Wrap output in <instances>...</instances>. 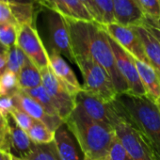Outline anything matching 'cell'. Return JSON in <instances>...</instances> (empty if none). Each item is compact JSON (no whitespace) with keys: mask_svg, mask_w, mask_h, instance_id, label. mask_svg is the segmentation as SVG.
I'll list each match as a JSON object with an SVG mask.
<instances>
[{"mask_svg":"<svg viewBox=\"0 0 160 160\" xmlns=\"http://www.w3.org/2000/svg\"><path fill=\"white\" fill-rule=\"evenodd\" d=\"M11 154H12V153H11ZM12 160H27V159H25V158H20V157H16V156H14V155L12 154Z\"/></svg>","mask_w":160,"mask_h":160,"instance_id":"cell-41","label":"cell"},{"mask_svg":"<svg viewBox=\"0 0 160 160\" xmlns=\"http://www.w3.org/2000/svg\"><path fill=\"white\" fill-rule=\"evenodd\" d=\"M28 134L32 142L37 145L50 144L55 141V132L39 121H36L33 123L28 131Z\"/></svg>","mask_w":160,"mask_h":160,"instance_id":"cell-22","label":"cell"},{"mask_svg":"<svg viewBox=\"0 0 160 160\" xmlns=\"http://www.w3.org/2000/svg\"><path fill=\"white\" fill-rule=\"evenodd\" d=\"M7 63H8V52L0 55V75L6 71Z\"/></svg>","mask_w":160,"mask_h":160,"instance_id":"cell-36","label":"cell"},{"mask_svg":"<svg viewBox=\"0 0 160 160\" xmlns=\"http://www.w3.org/2000/svg\"><path fill=\"white\" fill-rule=\"evenodd\" d=\"M82 2V4L87 8V10L90 12V13L92 14L94 22L98 23L100 25V18H99V14L98 12L96 10V7L93 3V0H80Z\"/></svg>","mask_w":160,"mask_h":160,"instance_id":"cell-33","label":"cell"},{"mask_svg":"<svg viewBox=\"0 0 160 160\" xmlns=\"http://www.w3.org/2000/svg\"><path fill=\"white\" fill-rule=\"evenodd\" d=\"M135 63L147 97L154 103L160 97V76L150 64L136 58Z\"/></svg>","mask_w":160,"mask_h":160,"instance_id":"cell-19","label":"cell"},{"mask_svg":"<svg viewBox=\"0 0 160 160\" xmlns=\"http://www.w3.org/2000/svg\"><path fill=\"white\" fill-rule=\"evenodd\" d=\"M159 76H160V75H159Z\"/></svg>","mask_w":160,"mask_h":160,"instance_id":"cell-47","label":"cell"},{"mask_svg":"<svg viewBox=\"0 0 160 160\" xmlns=\"http://www.w3.org/2000/svg\"><path fill=\"white\" fill-rule=\"evenodd\" d=\"M9 4H17V5H34L40 8H42V0H0Z\"/></svg>","mask_w":160,"mask_h":160,"instance_id":"cell-34","label":"cell"},{"mask_svg":"<svg viewBox=\"0 0 160 160\" xmlns=\"http://www.w3.org/2000/svg\"><path fill=\"white\" fill-rule=\"evenodd\" d=\"M159 3H160V0H159Z\"/></svg>","mask_w":160,"mask_h":160,"instance_id":"cell-46","label":"cell"},{"mask_svg":"<svg viewBox=\"0 0 160 160\" xmlns=\"http://www.w3.org/2000/svg\"><path fill=\"white\" fill-rule=\"evenodd\" d=\"M19 28L10 23L0 24V43L7 49L17 45Z\"/></svg>","mask_w":160,"mask_h":160,"instance_id":"cell-27","label":"cell"},{"mask_svg":"<svg viewBox=\"0 0 160 160\" xmlns=\"http://www.w3.org/2000/svg\"><path fill=\"white\" fill-rule=\"evenodd\" d=\"M84 160H92V159H91L90 157H87V156H85V158H84Z\"/></svg>","mask_w":160,"mask_h":160,"instance_id":"cell-45","label":"cell"},{"mask_svg":"<svg viewBox=\"0 0 160 160\" xmlns=\"http://www.w3.org/2000/svg\"><path fill=\"white\" fill-rule=\"evenodd\" d=\"M13 99L16 108L22 109L36 121L42 122L54 132H56L57 129L64 123V121L60 117L49 115L38 102H36L22 90L13 95Z\"/></svg>","mask_w":160,"mask_h":160,"instance_id":"cell-13","label":"cell"},{"mask_svg":"<svg viewBox=\"0 0 160 160\" xmlns=\"http://www.w3.org/2000/svg\"><path fill=\"white\" fill-rule=\"evenodd\" d=\"M18 82L22 91L35 89L42 85L41 70L29 58L27 59L18 73Z\"/></svg>","mask_w":160,"mask_h":160,"instance_id":"cell-21","label":"cell"},{"mask_svg":"<svg viewBox=\"0 0 160 160\" xmlns=\"http://www.w3.org/2000/svg\"><path fill=\"white\" fill-rule=\"evenodd\" d=\"M49 66L58 79V81L63 85V87L71 95L75 97L83 90V88L79 84L76 75L74 74L72 68L59 53L52 49L49 52Z\"/></svg>","mask_w":160,"mask_h":160,"instance_id":"cell-14","label":"cell"},{"mask_svg":"<svg viewBox=\"0 0 160 160\" xmlns=\"http://www.w3.org/2000/svg\"><path fill=\"white\" fill-rule=\"evenodd\" d=\"M42 7L58 12L65 19L74 21H94L80 0H42Z\"/></svg>","mask_w":160,"mask_h":160,"instance_id":"cell-15","label":"cell"},{"mask_svg":"<svg viewBox=\"0 0 160 160\" xmlns=\"http://www.w3.org/2000/svg\"><path fill=\"white\" fill-rule=\"evenodd\" d=\"M19 91L18 74L6 69L0 75V96H13Z\"/></svg>","mask_w":160,"mask_h":160,"instance_id":"cell-24","label":"cell"},{"mask_svg":"<svg viewBox=\"0 0 160 160\" xmlns=\"http://www.w3.org/2000/svg\"><path fill=\"white\" fill-rule=\"evenodd\" d=\"M66 21L74 57L86 55L92 58L108 72L118 94L128 93V86L118 70L108 36L102 26L94 21Z\"/></svg>","mask_w":160,"mask_h":160,"instance_id":"cell-1","label":"cell"},{"mask_svg":"<svg viewBox=\"0 0 160 160\" xmlns=\"http://www.w3.org/2000/svg\"><path fill=\"white\" fill-rule=\"evenodd\" d=\"M75 103L77 107L93 121L106 124L113 129L123 120L112 103H106L87 93L83 90L75 96Z\"/></svg>","mask_w":160,"mask_h":160,"instance_id":"cell-6","label":"cell"},{"mask_svg":"<svg viewBox=\"0 0 160 160\" xmlns=\"http://www.w3.org/2000/svg\"><path fill=\"white\" fill-rule=\"evenodd\" d=\"M5 156H6V152L0 150V160H5Z\"/></svg>","mask_w":160,"mask_h":160,"instance_id":"cell-39","label":"cell"},{"mask_svg":"<svg viewBox=\"0 0 160 160\" xmlns=\"http://www.w3.org/2000/svg\"><path fill=\"white\" fill-rule=\"evenodd\" d=\"M93 3L99 14L101 26L115 23L112 0H93Z\"/></svg>","mask_w":160,"mask_h":160,"instance_id":"cell-28","label":"cell"},{"mask_svg":"<svg viewBox=\"0 0 160 160\" xmlns=\"http://www.w3.org/2000/svg\"><path fill=\"white\" fill-rule=\"evenodd\" d=\"M112 6L115 23L126 27L144 23L145 15L137 0H112Z\"/></svg>","mask_w":160,"mask_h":160,"instance_id":"cell-16","label":"cell"},{"mask_svg":"<svg viewBox=\"0 0 160 160\" xmlns=\"http://www.w3.org/2000/svg\"><path fill=\"white\" fill-rule=\"evenodd\" d=\"M28 58L21 50V48L17 45H14L8 49L7 69L18 74Z\"/></svg>","mask_w":160,"mask_h":160,"instance_id":"cell-26","label":"cell"},{"mask_svg":"<svg viewBox=\"0 0 160 160\" xmlns=\"http://www.w3.org/2000/svg\"><path fill=\"white\" fill-rule=\"evenodd\" d=\"M7 52H8V49H7L5 46H3L1 43H0V55L5 54V53H7Z\"/></svg>","mask_w":160,"mask_h":160,"instance_id":"cell-38","label":"cell"},{"mask_svg":"<svg viewBox=\"0 0 160 160\" xmlns=\"http://www.w3.org/2000/svg\"><path fill=\"white\" fill-rule=\"evenodd\" d=\"M108 40L114 53L118 70L128 86V93L136 96L147 97L146 91L141 83V80L135 63V58L121 45H119L111 37L108 36Z\"/></svg>","mask_w":160,"mask_h":160,"instance_id":"cell-9","label":"cell"},{"mask_svg":"<svg viewBox=\"0 0 160 160\" xmlns=\"http://www.w3.org/2000/svg\"><path fill=\"white\" fill-rule=\"evenodd\" d=\"M145 18L157 21L160 19V3L159 0H137Z\"/></svg>","mask_w":160,"mask_h":160,"instance_id":"cell-29","label":"cell"},{"mask_svg":"<svg viewBox=\"0 0 160 160\" xmlns=\"http://www.w3.org/2000/svg\"><path fill=\"white\" fill-rule=\"evenodd\" d=\"M11 115L14 119V121L16 122V123L23 130H25L27 132L30 129V127L36 122L35 119H33L31 116H29L28 113H26L25 111H23L22 109H20L18 108H14L11 111Z\"/></svg>","mask_w":160,"mask_h":160,"instance_id":"cell-30","label":"cell"},{"mask_svg":"<svg viewBox=\"0 0 160 160\" xmlns=\"http://www.w3.org/2000/svg\"><path fill=\"white\" fill-rule=\"evenodd\" d=\"M102 28L109 37H111L125 51H127L134 58L150 64L141 40L132 27L111 23L102 26Z\"/></svg>","mask_w":160,"mask_h":160,"instance_id":"cell-10","label":"cell"},{"mask_svg":"<svg viewBox=\"0 0 160 160\" xmlns=\"http://www.w3.org/2000/svg\"><path fill=\"white\" fill-rule=\"evenodd\" d=\"M5 160H12V154H11V153H9V152H6Z\"/></svg>","mask_w":160,"mask_h":160,"instance_id":"cell-42","label":"cell"},{"mask_svg":"<svg viewBox=\"0 0 160 160\" xmlns=\"http://www.w3.org/2000/svg\"><path fill=\"white\" fill-rule=\"evenodd\" d=\"M116 138L133 160H153L152 152L141 135L125 120H122L114 129Z\"/></svg>","mask_w":160,"mask_h":160,"instance_id":"cell-11","label":"cell"},{"mask_svg":"<svg viewBox=\"0 0 160 160\" xmlns=\"http://www.w3.org/2000/svg\"><path fill=\"white\" fill-rule=\"evenodd\" d=\"M132 28L136 30L137 34L141 40L151 66L160 75V42L144 24Z\"/></svg>","mask_w":160,"mask_h":160,"instance_id":"cell-20","label":"cell"},{"mask_svg":"<svg viewBox=\"0 0 160 160\" xmlns=\"http://www.w3.org/2000/svg\"><path fill=\"white\" fill-rule=\"evenodd\" d=\"M74 61L83 76V91L106 103H113L118 92L108 72L86 55L75 56Z\"/></svg>","mask_w":160,"mask_h":160,"instance_id":"cell-4","label":"cell"},{"mask_svg":"<svg viewBox=\"0 0 160 160\" xmlns=\"http://www.w3.org/2000/svg\"><path fill=\"white\" fill-rule=\"evenodd\" d=\"M17 46L40 70L50 65L49 53L44 47L34 24H26L19 28Z\"/></svg>","mask_w":160,"mask_h":160,"instance_id":"cell-7","label":"cell"},{"mask_svg":"<svg viewBox=\"0 0 160 160\" xmlns=\"http://www.w3.org/2000/svg\"><path fill=\"white\" fill-rule=\"evenodd\" d=\"M37 6L17 5L0 1V24L10 23L17 28L26 24H34Z\"/></svg>","mask_w":160,"mask_h":160,"instance_id":"cell-17","label":"cell"},{"mask_svg":"<svg viewBox=\"0 0 160 160\" xmlns=\"http://www.w3.org/2000/svg\"><path fill=\"white\" fill-rule=\"evenodd\" d=\"M145 20H146L147 22H149V23L153 24V25H154V26H156L158 28H160V19H158L157 21H153V20H151V19H147V18H145Z\"/></svg>","mask_w":160,"mask_h":160,"instance_id":"cell-37","label":"cell"},{"mask_svg":"<svg viewBox=\"0 0 160 160\" xmlns=\"http://www.w3.org/2000/svg\"><path fill=\"white\" fill-rule=\"evenodd\" d=\"M3 122H5L4 118L2 117V115H1V114H0V123H3Z\"/></svg>","mask_w":160,"mask_h":160,"instance_id":"cell-43","label":"cell"},{"mask_svg":"<svg viewBox=\"0 0 160 160\" xmlns=\"http://www.w3.org/2000/svg\"><path fill=\"white\" fill-rule=\"evenodd\" d=\"M119 115L142 137L153 160H160V111L148 97L118 94L112 103Z\"/></svg>","mask_w":160,"mask_h":160,"instance_id":"cell-2","label":"cell"},{"mask_svg":"<svg viewBox=\"0 0 160 160\" xmlns=\"http://www.w3.org/2000/svg\"><path fill=\"white\" fill-rule=\"evenodd\" d=\"M154 104L156 105V107H157L158 110L160 111V97H159V98H158V99H157V100H156V101L154 102Z\"/></svg>","mask_w":160,"mask_h":160,"instance_id":"cell-40","label":"cell"},{"mask_svg":"<svg viewBox=\"0 0 160 160\" xmlns=\"http://www.w3.org/2000/svg\"><path fill=\"white\" fill-rule=\"evenodd\" d=\"M27 160H61L57 149L55 142L50 144L37 145L35 144L30 153L25 158Z\"/></svg>","mask_w":160,"mask_h":160,"instance_id":"cell-25","label":"cell"},{"mask_svg":"<svg viewBox=\"0 0 160 160\" xmlns=\"http://www.w3.org/2000/svg\"><path fill=\"white\" fill-rule=\"evenodd\" d=\"M147 28H148V29L152 32V34L158 40V42H160V28H158L156 26H154L153 24H152V23H149V22H147L146 20H144V23H143Z\"/></svg>","mask_w":160,"mask_h":160,"instance_id":"cell-35","label":"cell"},{"mask_svg":"<svg viewBox=\"0 0 160 160\" xmlns=\"http://www.w3.org/2000/svg\"><path fill=\"white\" fill-rule=\"evenodd\" d=\"M42 86L53 100L59 117L65 122L76 107L75 97L71 95L51 70L50 66L41 70Z\"/></svg>","mask_w":160,"mask_h":160,"instance_id":"cell-8","label":"cell"},{"mask_svg":"<svg viewBox=\"0 0 160 160\" xmlns=\"http://www.w3.org/2000/svg\"><path fill=\"white\" fill-rule=\"evenodd\" d=\"M64 123L85 156L92 160L108 157L116 137L113 128L93 121L77 106Z\"/></svg>","mask_w":160,"mask_h":160,"instance_id":"cell-3","label":"cell"},{"mask_svg":"<svg viewBox=\"0 0 160 160\" xmlns=\"http://www.w3.org/2000/svg\"><path fill=\"white\" fill-rule=\"evenodd\" d=\"M54 142L61 160H84V153L65 123L59 126L55 132Z\"/></svg>","mask_w":160,"mask_h":160,"instance_id":"cell-18","label":"cell"},{"mask_svg":"<svg viewBox=\"0 0 160 160\" xmlns=\"http://www.w3.org/2000/svg\"><path fill=\"white\" fill-rule=\"evenodd\" d=\"M23 92H25L28 95H29L31 98H33L36 102H38L49 115L59 117L53 100L51 99L50 95L47 93V92L45 91V89L43 88L42 85L38 88L25 90Z\"/></svg>","mask_w":160,"mask_h":160,"instance_id":"cell-23","label":"cell"},{"mask_svg":"<svg viewBox=\"0 0 160 160\" xmlns=\"http://www.w3.org/2000/svg\"><path fill=\"white\" fill-rule=\"evenodd\" d=\"M44 9V8H43ZM45 10V22L49 34L51 49L75 64L70 30L66 19L48 9Z\"/></svg>","mask_w":160,"mask_h":160,"instance_id":"cell-5","label":"cell"},{"mask_svg":"<svg viewBox=\"0 0 160 160\" xmlns=\"http://www.w3.org/2000/svg\"><path fill=\"white\" fill-rule=\"evenodd\" d=\"M6 124V142L7 152L12 153L15 152L14 156L26 158L34 147V143L30 139L27 131L23 130L14 121L12 116L8 114L5 118Z\"/></svg>","mask_w":160,"mask_h":160,"instance_id":"cell-12","label":"cell"},{"mask_svg":"<svg viewBox=\"0 0 160 160\" xmlns=\"http://www.w3.org/2000/svg\"><path fill=\"white\" fill-rule=\"evenodd\" d=\"M98 160H109L108 157H105V158H101V159H98Z\"/></svg>","mask_w":160,"mask_h":160,"instance_id":"cell-44","label":"cell"},{"mask_svg":"<svg viewBox=\"0 0 160 160\" xmlns=\"http://www.w3.org/2000/svg\"><path fill=\"white\" fill-rule=\"evenodd\" d=\"M16 108L13 96H0V114L5 118L11 111Z\"/></svg>","mask_w":160,"mask_h":160,"instance_id":"cell-32","label":"cell"},{"mask_svg":"<svg viewBox=\"0 0 160 160\" xmlns=\"http://www.w3.org/2000/svg\"><path fill=\"white\" fill-rule=\"evenodd\" d=\"M108 157L109 160H133L116 137L111 144Z\"/></svg>","mask_w":160,"mask_h":160,"instance_id":"cell-31","label":"cell"}]
</instances>
